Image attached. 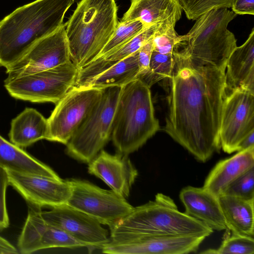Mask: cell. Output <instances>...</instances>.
I'll return each mask as SVG.
<instances>
[{
	"mask_svg": "<svg viewBox=\"0 0 254 254\" xmlns=\"http://www.w3.org/2000/svg\"><path fill=\"white\" fill-rule=\"evenodd\" d=\"M169 111L163 129L197 160L221 148L219 131L226 93V69L175 60Z\"/></svg>",
	"mask_w": 254,
	"mask_h": 254,
	"instance_id": "obj_1",
	"label": "cell"
},
{
	"mask_svg": "<svg viewBox=\"0 0 254 254\" xmlns=\"http://www.w3.org/2000/svg\"><path fill=\"white\" fill-rule=\"evenodd\" d=\"M73 0H36L0 21V67L19 60L38 40L58 29Z\"/></svg>",
	"mask_w": 254,
	"mask_h": 254,
	"instance_id": "obj_2",
	"label": "cell"
},
{
	"mask_svg": "<svg viewBox=\"0 0 254 254\" xmlns=\"http://www.w3.org/2000/svg\"><path fill=\"white\" fill-rule=\"evenodd\" d=\"M227 8L211 9L198 17L186 34L175 58L193 66L226 69L228 59L237 46L234 34L228 28L236 16Z\"/></svg>",
	"mask_w": 254,
	"mask_h": 254,
	"instance_id": "obj_3",
	"label": "cell"
},
{
	"mask_svg": "<svg viewBox=\"0 0 254 254\" xmlns=\"http://www.w3.org/2000/svg\"><path fill=\"white\" fill-rule=\"evenodd\" d=\"M115 0H82L66 22L70 61L79 69L95 59L119 23Z\"/></svg>",
	"mask_w": 254,
	"mask_h": 254,
	"instance_id": "obj_4",
	"label": "cell"
},
{
	"mask_svg": "<svg viewBox=\"0 0 254 254\" xmlns=\"http://www.w3.org/2000/svg\"><path fill=\"white\" fill-rule=\"evenodd\" d=\"M150 88L139 78L121 87L111 135L119 153L138 150L160 129Z\"/></svg>",
	"mask_w": 254,
	"mask_h": 254,
	"instance_id": "obj_5",
	"label": "cell"
},
{
	"mask_svg": "<svg viewBox=\"0 0 254 254\" xmlns=\"http://www.w3.org/2000/svg\"><path fill=\"white\" fill-rule=\"evenodd\" d=\"M110 232L207 237L213 231L180 211L169 196L158 193L154 200L133 207L129 214L110 229Z\"/></svg>",
	"mask_w": 254,
	"mask_h": 254,
	"instance_id": "obj_6",
	"label": "cell"
},
{
	"mask_svg": "<svg viewBox=\"0 0 254 254\" xmlns=\"http://www.w3.org/2000/svg\"><path fill=\"white\" fill-rule=\"evenodd\" d=\"M121 87L104 88L99 101L66 144V153L80 162H90L111 138Z\"/></svg>",
	"mask_w": 254,
	"mask_h": 254,
	"instance_id": "obj_7",
	"label": "cell"
},
{
	"mask_svg": "<svg viewBox=\"0 0 254 254\" xmlns=\"http://www.w3.org/2000/svg\"><path fill=\"white\" fill-rule=\"evenodd\" d=\"M78 72L69 61L52 68L4 80V86L14 98L56 105L75 85Z\"/></svg>",
	"mask_w": 254,
	"mask_h": 254,
	"instance_id": "obj_8",
	"label": "cell"
},
{
	"mask_svg": "<svg viewBox=\"0 0 254 254\" xmlns=\"http://www.w3.org/2000/svg\"><path fill=\"white\" fill-rule=\"evenodd\" d=\"M103 89L73 86L47 119L45 139L66 145L99 101Z\"/></svg>",
	"mask_w": 254,
	"mask_h": 254,
	"instance_id": "obj_9",
	"label": "cell"
},
{
	"mask_svg": "<svg viewBox=\"0 0 254 254\" xmlns=\"http://www.w3.org/2000/svg\"><path fill=\"white\" fill-rule=\"evenodd\" d=\"M206 237L138 233L111 234L102 252L110 254H185L195 252Z\"/></svg>",
	"mask_w": 254,
	"mask_h": 254,
	"instance_id": "obj_10",
	"label": "cell"
},
{
	"mask_svg": "<svg viewBox=\"0 0 254 254\" xmlns=\"http://www.w3.org/2000/svg\"><path fill=\"white\" fill-rule=\"evenodd\" d=\"M71 194L67 204L108 226L110 229L129 214L133 207L112 190H106L86 181L68 180Z\"/></svg>",
	"mask_w": 254,
	"mask_h": 254,
	"instance_id": "obj_11",
	"label": "cell"
},
{
	"mask_svg": "<svg viewBox=\"0 0 254 254\" xmlns=\"http://www.w3.org/2000/svg\"><path fill=\"white\" fill-rule=\"evenodd\" d=\"M254 131V91L239 88L226 94L220 116L221 148L229 154L237 151L241 141Z\"/></svg>",
	"mask_w": 254,
	"mask_h": 254,
	"instance_id": "obj_12",
	"label": "cell"
},
{
	"mask_svg": "<svg viewBox=\"0 0 254 254\" xmlns=\"http://www.w3.org/2000/svg\"><path fill=\"white\" fill-rule=\"evenodd\" d=\"M66 23L41 38L16 62L5 68L9 80L65 64L70 61L65 32Z\"/></svg>",
	"mask_w": 254,
	"mask_h": 254,
	"instance_id": "obj_13",
	"label": "cell"
},
{
	"mask_svg": "<svg viewBox=\"0 0 254 254\" xmlns=\"http://www.w3.org/2000/svg\"><path fill=\"white\" fill-rule=\"evenodd\" d=\"M9 184L29 203L40 208L67 204L71 194L68 180H57L41 176L7 171Z\"/></svg>",
	"mask_w": 254,
	"mask_h": 254,
	"instance_id": "obj_14",
	"label": "cell"
},
{
	"mask_svg": "<svg viewBox=\"0 0 254 254\" xmlns=\"http://www.w3.org/2000/svg\"><path fill=\"white\" fill-rule=\"evenodd\" d=\"M40 214L47 223L64 231L85 247L101 249L109 240L108 231L98 221L67 204L41 211Z\"/></svg>",
	"mask_w": 254,
	"mask_h": 254,
	"instance_id": "obj_15",
	"label": "cell"
},
{
	"mask_svg": "<svg viewBox=\"0 0 254 254\" xmlns=\"http://www.w3.org/2000/svg\"><path fill=\"white\" fill-rule=\"evenodd\" d=\"M40 208L30 207L17 242L18 250L23 254L52 248H74L85 246L64 231L47 223Z\"/></svg>",
	"mask_w": 254,
	"mask_h": 254,
	"instance_id": "obj_16",
	"label": "cell"
},
{
	"mask_svg": "<svg viewBox=\"0 0 254 254\" xmlns=\"http://www.w3.org/2000/svg\"><path fill=\"white\" fill-rule=\"evenodd\" d=\"M88 164L89 173L103 180L119 195L128 197L138 172L127 154L112 155L102 149Z\"/></svg>",
	"mask_w": 254,
	"mask_h": 254,
	"instance_id": "obj_17",
	"label": "cell"
},
{
	"mask_svg": "<svg viewBox=\"0 0 254 254\" xmlns=\"http://www.w3.org/2000/svg\"><path fill=\"white\" fill-rule=\"evenodd\" d=\"M179 197L187 215L213 231L226 229L217 196L203 187L187 186L181 190Z\"/></svg>",
	"mask_w": 254,
	"mask_h": 254,
	"instance_id": "obj_18",
	"label": "cell"
},
{
	"mask_svg": "<svg viewBox=\"0 0 254 254\" xmlns=\"http://www.w3.org/2000/svg\"><path fill=\"white\" fill-rule=\"evenodd\" d=\"M159 24L143 28L131 40L120 47L97 58L78 70L75 86L84 87L92 79L118 62L137 52L151 39Z\"/></svg>",
	"mask_w": 254,
	"mask_h": 254,
	"instance_id": "obj_19",
	"label": "cell"
},
{
	"mask_svg": "<svg viewBox=\"0 0 254 254\" xmlns=\"http://www.w3.org/2000/svg\"><path fill=\"white\" fill-rule=\"evenodd\" d=\"M226 70V94L239 88L254 91V28L245 42L232 52Z\"/></svg>",
	"mask_w": 254,
	"mask_h": 254,
	"instance_id": "obj_20",
	"label": "cell"
},
{
	"mask_svg": "<svg viewBox=\"0 0 254 254\" xmlns=\"http://www.w3.org/2000/svg\"><path fill=\"white\" fill-rule=\"evenodd\" d=\"M254 166V146L218 162L210 171L203 188L216 196L234 180Z\"/></svg>",
	"mask_w": 254,
	"mask_h": 254,
	"instance_id": "obj_21",
	"label": "cell"
},
{
	"mask_svg": "<svg viewBox=\"0 0 254 254\" xmlns=\"http://www.w3.org/2000/svg\"><path fill=\"white\" fill-rule=\"evenodd\" d=\"M182 10L179 0H131L121 21L137 20L145 28L171 19L179 21Z\"/></svg>",
	"mask_w": 254,
	"mask_h": 254,
	"instance_id": "obj_22",
	"label": "cell"
},
{
	"mask_svg": "<svg viewBox=\"0 0 254 254\" xmlns=\"http://www.w3.org/2000/svg\"><path fill=\"white\" fill-rule=\"evenodd\" d=\"M0 167L21 173L33 174L61 180L50 167L0 135Z\"/></svg>",
	"mask_w": 254,
	"mask_h": 254,
	"instance_id": "obj_23",
	"label": "cell"
},
{
	"mask_svg": "<svg viewBox=\"0 0 254 254\" xmlns=\"http://www.w3.org/2000/svg\"><path fill=\"white\" fill-rule=\"evenodd\" d=\"M218 198L226 229L233 234L254 237V199L224 194Z\"/></svg>",
	"mask_w": 254,
	"mask_h": 254,
	"instance_id": "obj_24",
	"label": "cell"
},
{
	"mask_svg": "<svg viewBox=\"0 0 254 254\" xmlns=\"http://www.w3.org/2000/svg\"><path fill=\"white\" fill-rule=\"evenodd\" d=\"M10 125L9 139L20 148L45 139L47 119L34 108H26L11 121Z\"/></svg>",
	"mask_w": 254,
	"mask_h": 254,
	"instance_id": "obj_25",
	"label": "cell"
},
{
	"mask_svg": "<svg viewBox=\"0 0 254 254\" xmlns=\"http://www.w3.org/2000/svg\"><path fill=\"white\" fill-rule=\"evenodd\" d=\"M139 70L137 51L98 75L84 87L98 89L121 87L137 78Z\"/></svg>",
	"mask_w": 254,
	"mask_h": 254,
	"instance_id": "obj_26",
	"label": "cell"
},
{
	"mask_svg": "<svg viewBox=\"0 0 254 254\" xmlns=\"http://www.w3.org/2000/svg\"><path fill=\"white\" fill-rule=\"evenodd\" d=\"M171 19L159 25L152 37L153 50L160 54H173L182 45L181 36L175 27L178 22Z\"/></svg>",
	"mask_w": 254,
	"mask_h": 254,
	"instance_id": "obj_27",
	"label": "cell"
},
{
	"mask_svg": "<svg viewBox=\"0 0 254 254\" xmlns=\"http://www.w3.org/2000/svg\"><path fill=\"white\" fill-rule=\"evenodd\" d=\"M227 231L220 247L216 249H208L202 254H254V237L232 233Z\"/></svg>",
	"mask_w": 254,
	"mask_h": 254,
	"instance_id": "obj_28",
	"label": "cell"
},
{
	"mask_svg": "<svg viewBox=\"0 0 254 254\" xmlns=\"http://www.w3.org/2000/svg\"><path fill=\"white\" fill-rule=\"evenodd\" d=\"M174 54L165 55L152 50L149 72L141 80L151 87L153 84L162 79H170L175 65Z\"/></svg>",
	"mask_w": 254,
	"mask_h": 254,
	"instance_id": "obj_29",
	"label": "cell"
},
{
	"mask_svg": "<svg viewBox=\"0 0 254 254\" xmlns=\"http://www.w3.org/2000/svg\"><path fill=\"white\" fill-rule=\"evenodd\" d=\"M143 28L142 24L137 20L119 22L112 36L96 58L127 42L137 35Z\"/></svg>",
	"mask_w": 254,
	"mask_h": 254,
	"instance_id": "obj_30",
	"label": "cell"
},
{
	"mask_svg": "<svg viewBox=\"0 0 254 254\" xmlns=\"http://www.w3.org/2000/svg\"><path fill=\"white\" fill-rule=\"evenodd\" d=\"M234 0H179L189 20H196L202 14L217 8H231Z\"/></svg>",
	"mask_w": 254,
	"mask_h": 254,
	"instance_id": "obj_31",
	"label": "cell"
},
{
	"mask_svg": "<svg viewBox=\"0 0 254 254\" xmlns=\"http://www.w3.org/2000/svg\"><path fill=\"white\" fill-rule=\"evenodd\" d=\"M254 166L231 183L220 194L235 196L245 199H254Z\"/></svg>",
	"mask_w": 254,
	"mask_h": 254,
	"instance_id": "obj_32",
	"label": "cell"
},
{
	"mask_svg": "<svg viewBox=\"0 0 254 254\" xmlns=\"http://www.w3.org/2000/svg\"><path fill=\"white\" fill-rule=\"evenodd\" d=\"M9 184L7 171L0 167V231L9 225L6 205V190Z\"/></svg>",
	"mask_w": 254,
	"mask_h": 254,
	"instance_id": "obj_33",
	"label": "cell"
},
{
	"mask_svg": "<svg viewBox=\"0 0 254 254\" xmlns=\"http://www.w3.org/2000/svg\"><path fill=\"white\" fill-rule=\"evenodd\" d=\"M153 50L152 38L138 50L139 74L137 78L142 79L149 72V63Z\"/></svg>",
	"mask_w": 254,
	"mask_h": 254,
	"instance_id": "obj_34",
	"label": "cell"
},
{
	"mask_svg": "<svg viewBox=\"0 0 254 254\" xmlns=\"http://www.w3.org/2000/svg\"><path fill=\"white\" fill-rule=\"evenodd\" d=\"M232 11L236 14H254V0H234L231 5Z\"/></svg>",
	"mask_w": 254,
	"mask_h": 254,
	"instance_id": "obj_35",
	"label": "cell"
},
{
	"mask_svg": "<svg viewBox=\"0 0 254 254\" xmlns=\"http://www.w3.org/2000/svg\"><path fill=\"white\" fill-rule=\"evenodd\" d=\"M16 249L9 241L0 236V254H17Z\"/></svg>",
	"mask_w": 254,
	"mask_h": 254,
	"instance_id": "obj_36",
	"label": "cell"
},
{
	"mask_svg": "<svg viewBox=\"0 0 254 254\" xmlns=\"http://www.w3.org/2000/svg\"><path fill=\"white\" fill-rule=\"evenodd\" d=\"M254 146V131L247 135L240 143L238 151L246 150Z\"/></svg>",
	"mask_w": 254,
	"mask_h": 254,
	"instance_id": "obj_37",
	"label": "cell"
},
{
	"mask_svg": "<svg viewBox=\"0 0 254 254\" xmlns=\"http://www.w3.org/2000/svg\"><path fill=\"white\" fill-rule=\"evenodd\" d=\"M73 0L74 2H76L77 3H78L82 0Z\"/></svg>",
	"mask_w": 254,
	"mask_h": 254,
	"instance_id": "obj_38",
	"label": "cell"
}]
</instances>
